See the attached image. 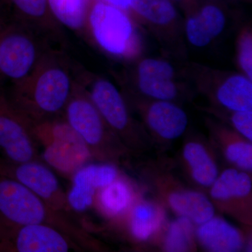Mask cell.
<instances>
[{"mask_svg":"<svg viewBox=\"0 0 252 252\" xmlns=\"http://www.w3.org/2000/svg\"><path fill=\"white\" fill-rule=\"evenodd\" d=\"M52 42L32 28L10 20L0 31V89L30 74Z\"/></svg>","mask_w":252,"mask_h":252,"instance_id":"obj_8","label":"cell"},{"mask_svg":"<svg viewBox=\"0 0 252 252\" xmlns=\"http://www.w3.org/2000/svg\"><path fill=\"white\" fill-rule=\"evenodd\" d=\"M76 69L63 50L51 46L6 94L31 124L63 117L77 81Z\"/></svg>","mask_w":252,"mask_h":252,"instance_id":"obj_1","label":"cell"},{"mask_svg":"<svg viewBox=\"0 0 252 252\" xmlns=\"http://www.w3.org/2000/svg\"><path fill=\"white\" fill-rule=\"evenodd\" d=\"M238 1H251V0H238Z\"/></svg>","mask_w":252,"mask_h":252,"instance_id":"obj_33","label":"cell"},{"mask_svg":"<svg viewBox=\"0 0 252 252\" xmlns=\"http://www.w3.org/2000/svg\"><path fill=\"white\" fill-rule=\"evenodd\" d=\"M122 92L129 107L140 116L154 144L155 142L170 143L180 138L187 131L188 115L178 103Z\"/></svg>","mask_w":252,"mask_h":252,"instance_id":"obj_12","label":"cell"},{"mask_svg":"<svg viewBox=\"0 0 252 252\" xmlns=\"http://www.w3.org/2000/svg\"><path fill=\"white\" fill-rule=\"evenodd\" d=\"M236 61L240 72L252 80V30L250 25L244 26L239 32Z\"/></svg>","mask_w":252,"mask_h":252,"instance_id":"obj_28","label":"cell"},{"mask_svg":"<svg viewBox=\"0 0 252 252\" xmlns=\"http://www.w3.org/2000/svg\"><path fill=\"white\" fill-rule=\"evenodd\" d=\"M83 36L104 55L128 64L143 56L141 27L126 11L93 0Z\"/></svg>","mask_w":252,"mask_h":252,"instance_id":"obj_3","label":"cell"},{"mask_svg":"<svg viewBox=\"0 0 252 252\" xmlns=\"http://www.w3.org/2000/svg\"><path fill=\"white\" fill-rule=\"evenodd\" d=\"M204 111L210 113L223 124L243 136L247 140L252 141V110H228L216 107H204Z\"/></svg>","mask_w":252,"mask_h":252,"instance_id":"obj_27","label":"cell"},{"mask_svg":"<svg viewBox=\"0 0 252 252\" xmlns=\"http://www.w3.org/2000/svg\"><path fill=\"white\" fill-rule=\"evenodd\" d=\"M76 75L111 130L131 153L142 154L153 148L143 124L132 115L124 94L112 81L79 67Z\"/></svg>","mask_w":252,"mask_h":252,"instance_id":"obj_4","label":"cell"},{"mask_svg":"<svg viewBox=\"0 0 252 252\" xmlns=\"http://www.w3.org/2000/svg\"><path fill=\"white\" fill-rule=\"evenodd\" d=\"M182 164L189 178L200 188L210 189L220 175L216 156L205 140L187 139L182 152Z\"/></svg>","mask_w":252,"mask_h":252,"instance_id":"obj_22","label":"cell"},{"mask_svg":"<svg viewBox=\"0 0 252 252\" xmlns=\"http://www.w3.org/2000/svg\"><path fill=\"white\" fill-rule=\"evenodd\" d=\"M252 181L248 172L228 167L210 188L215 209L247 225H252Z\"/></svg>","mask_w":252,"mask_h":252,"instance_id":"obj_15","label":"cell"},{"mask_svg":"<svg viewBox=\"0 0 252 252\" xmlns=\"http://www.w3.org/2000/svg\"><path fill=\"white\" fill-rule=\"evenodd\" d=\"M130 15L155 37L165 54L187 58L185 20L172 0H132Z\"/></svg>","mask_w":252,"mask_h":252,"instance_id":"obj_11","label":"cell"},{"mask_svg":"<svg viewBox=\"0 0 252 252\" xmlns=\"http://www.w3.org/2000/svg\"><path fill=\"white\" fill-rule=\"evenodd\" d=\"M122 175L117 165L107 162L86 164L72 176V187L67 195L68 205L73 212H84L94 203L99 189L112 183Z\"/></svg>","mask_w":252,"mask_h":252,"instance_id":"obj_18","label":"cell"},{"mask_svg":"<svg viewBox=\"0 0 252 252\" xmlns=\"http://www.w3.org/2000/svg\"><path fill=\"white\" fill-rule=\"evenodd\" d=\"M186 41L195 48H205L220 37L228 21L227 9L220 0H197L185 11Z\"/></svg>","mask_w":252,"mask_h":252,"instance_id":"obj_16","label":"cell"},{"mask_svg":"<svg viewBox=\"0 0 252 252\" xmlns=\"http://www.w3.org/2000/svg\"><path fill=\"white\" fill-rule=\"evenodd\" d=\"M10 21L9 16L6 14L4 9L0 6V31L4 27L5 25L6 24Z\"/></svg>","mask_w":252,"mask_h":252,"instance_id":"obj_32","label":"cell"},{"mask_svg":"<svg viewBox=\"0 0 252 252\" xmlns=\"http://www.w3.org/2000/svg\"><path fill=\"white\" fill-rule=\"evenodd\" d=\"M50 12L64 29L83 36L93 0H46Z\"/></svg>","mask_w":252,"mask_h":252,"instance_id":"obj_25","label":"cell"},{"mask_svg":"<svg viewBox=\"0 0 252 252\" xmlns=\"http://www.w3.org/2000/svg\"><path fill=\"white\" fill-rule=\"evenodd\" d=\"M0 152L11 161L40 160L31 123L13 105L0 89Z\"/></svg>","mask_w":252,"mask_h":252,"instance_id":"obj_13","label":"cell"},{"mask_svg":"<svg viewBox=\"0 0 252 252\" xmlns=\"http://www.w3.org/2000/svg\"><path fill=\"white\" fill-rule=\"evenodd\" d=\"M0 220L11 230L26 225H51L72 238L83 250H102L70 215L55 210L27 187L2 175H0Z\"/></svg>","mask_w":252,"mask_h":252,"instance_id":"obj_2","label":"cell"},{"mask_svg":"<svg viewBox=\"0 0 252 252\" xmlns=\"http://www.w3.org/2000/svg\"><path fill=\"white\" fill-rule=\"evenodd\" d=\"M0 175L17 181L55 210L71 215L72 210L57 177L40 160L16 162L0 157Z\"/></svg>","mask_w":252,"mask_h":252,"instance_id":"obj_14","label":"cell"},{"mask_svg":"<svg viewBox=\"0 0 252 252\" xmlns=\"http://www.w3.org/2000/svg\"><path fill=\"white\" fill-rule=\"evenodd\" d=\"M195 225L188 218L177 216L167 222L157 241L165 252H190L196 248Z\"/></svg>","mask_w":252,"mask_h":252,"instance_id":"obj_26","label":"cell"},{"mask_svg":"<svg viewBox=\"0 0 252 252\" xmlns=\"http://www.w3.org/2000/svg\"><path fill=\"white\" fill-rule=\"evenodd\" d=\"M196 226L197 243L206 251L237 252L248 245L243 232L221 217L215 215Z\"/></svg>","mask_w":252,"mask_h":252,"instance_id":"obj_23","label":"cell"},{"mask_svg":"<svg viewBox=\"0 0 252 252\" xmlns=\"http://www.w3.org/2000/svg\"><path fill=\"white\" fill-rule=\"evenodd\" d=\"M182 77L211 107L228 110H252V80L241 72L214 69L196 63H187Z\"/></svg>","mask_w":252,"mask_h":252,"instance_id":"obj_9","label":"cell"},{"mask_svg":"<svg viewBox=\"0 0 252 252\" xmlns=\"http://www.w3.org/2000/svg\"><path fill=\"white\" fill-rule=\"evenodd\" d=\"M97 1L123 10L130 14L132 0H97Z\"/></svg>","mask_w":252,"mask_h":252,"instance_id":"obj_29","label":"cell"},{"mask_svg":"<svg viewBox=\"0 0 252 252\" xmlns=\"http://www.w3.org/2000/svg\"><path fill=\"white\" fill-rule=\"evenodd\" d=\"M0 6L10 20L32 28L53 42H64V28L53 17L46 0H0Z\"/></svg>","mask_w":252,"mask_h":252,"instance_id":"obj_20","label":"cell"},{"mask_svg":"<svg viewBox=\"0 0 252 252\" xmlns=\"http://www.w3.org/2000/svg\"><path fill=\"white\" fill-rule=\"evenodd\" d=\"M141 195L133 183L121 175L112 183L97 190L94 205L95 204L104 217L117 220L125 215Z\"/></svg>","mask_w":252,"mask_h":252,"instance_id":"obj_24","label":"cell"},{"mask_svg":"<svg viewBox=\"0 0 252 252\" xmlns=\"http://www.w3.org/2000/svg\"><path fill=\"white\" fill-rule=\"evenodd\" d=\"M122 78V91L145 98L178 103L191 98L193 91L170 61L140 57L128 63Z\"/></svg>","mask_w":252,"mask_h":252,"instance_id":"obj_6","label":"cell"},{"mask_svg":"<svg viewBox=\"0 0 252 252\" xmlns=\"http://www.w3.org/2000/svg\"><path fill=\"white\" fill-rule=\"evenodd\" d=\"M117 220L124 222L126 231L132 241L148 243L157 240L166 224L165 207L158 200L138 197L125 215Z\"/></svg>","mask_w":252,"mask_h":252,"instance_id":"obj_19","label":"cell"},{"mask_svg":"<svg viewBox=\"0 0 252 252\" xmlns=\"http://www.w3.org/2000/svg\"><path fill=\"white\" fill-rule=\"evenodd\" d=\"M11 230H12L6 227L0 220V252H4L5 246L11 234Z\"/></svg>","mask_w":252,"mask_h":252,"instance_id":"obj_30","label":"cell"},{"mask_svg":"<svg viewBox=\"0 0 252 252\" xmlns=\"http://www.w3.org/2000/svg\"><path fill=\"white\" fill-rule=\"evenodd\" d=\"M205 124L210 142L220 149L225 160L233 167L251 173L252 142L223 122L208 118Z\"/></svg>","mask_w":252,"mask_h":252,"instance_id":"obj_21","label":"cell"},{"mask_svg":"<svg viewBox=\"0 0 252 252\" xmlns=\"http://www.w3.org/2000/svg\"><path fill=\"white\" fill-rule=\"evenodd\" d=\"M82 248L62 231L45 224H31L11 230L4 252H67Z\"/></svg>","mask_w":252,"mask_h":252,"instance_id":"obj_17","label":"cell"},{"mask_svg":"<svg viewBox=\"0 0 252 252\" xmlns=\"http://www.w3.org/2000/svg\"><path fill=\"white\" fill-rule=\"evenodd\" d=\"M32 127L44 147L41 158L63 175L72 177L94 160L85 142L63 117L32 124Z\"/></svg>","mask_w":252,"mask_h":252,"instance_id":"obj_10","label":"cell"},{"mask_svg":"<svg viewBox=\"0 0 252 252\" xmlns=\"http://www.w3.org/2000/svg\"><path fill=\"white\" fill-rule=\"evenodd\" d=\"M172 1H177L181 5L184 12L190 8L193 7L196 4L197 0H172Z\"/></svg>","mask_w":252,"mask_h":252,"instance_id":"obj_31","label":"cell"},{"mask_svg":"<svg viewBox=\"0 0 252 252\" xmlns=\"http://www.w3.org/2000/svg\"><path fill=\"white\" fill-rule=\"evenodd\" d=\"M63 118L85 142L94 160L119 166L132 155L111 130L77 79Z\"/></svg>","mask_w":252,"mask_h":252,"instance_id":"obj_5","label":"cell"},{"mask_svg":"<svg viewBox=\"0 0 252 252\" xmlns=\"http://www.w3.org/2000/svg\"><path fill=\"white\" fill-rule=\"evenodd\" d=\"M140 172L156 200L177 216L187 217L195 225L215 216L216 209L206 194L186 187L165 164L146 162Z\"/></svg>","mask_w":252,"mask_h":252,"instance_id":"obj_7","label":"cell"}]
</instances>
